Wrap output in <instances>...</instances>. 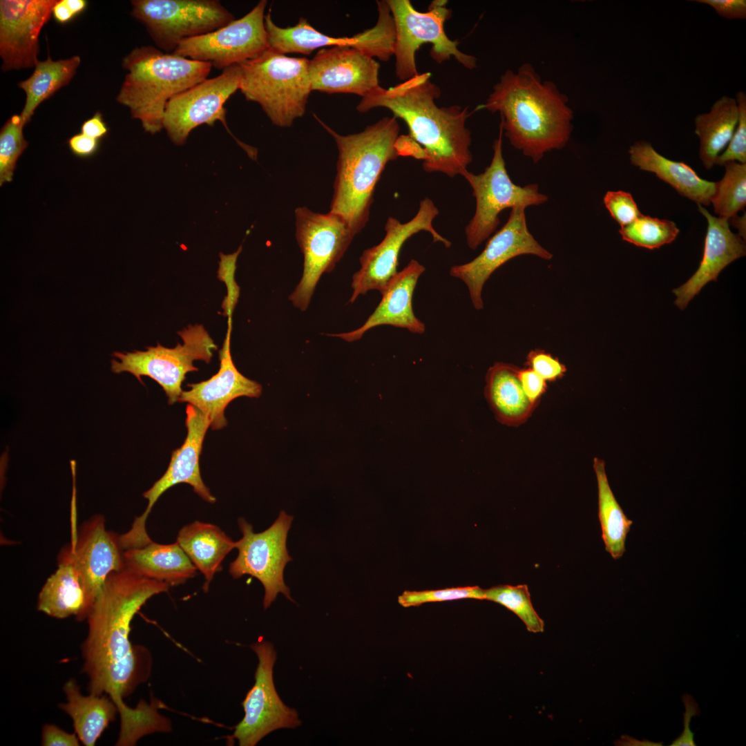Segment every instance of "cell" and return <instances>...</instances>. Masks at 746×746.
I'll use <instances>...</instances> for the list:
<instances>
[{
	"instance_id": "cell-1",
	"label": "cell",
	"mask_w": 746,
	"mask_h": 746,
	"mask_svg": "<svg viewBox=\"0 0 746 746\" xmlns=\"http://www.w3.org/2000/svg\"><path fill=\"white\" fill-rule=\"evenodd\" d=\"M170 587L124 568L108 577L87 615L88 634L81 649L88 691L96 696L106 694L117 706L122 723L132 720L136 712L123 698L148 680L152 664L148 649L130 640L131 622L151 597Z\"/></svg>"
},
{
	"instance_id": "cell-2",
	"label": "cell",
	"mask_w": 746,
	"mask_h": 746,
	"mask_svg": "<svg viewBox=\"0 0 746 746\" xmlns=\"http://www.w3.org/2000/svg\"><path fill=\"white\" fill-rule=\"evenodd\" d=\"M440 95L431 74L418 73L388 89L379 86L361 98L356 110L361 113L376 108L390 110L405 122L410 132L397 140L400 156L421 159L426 172L453 178L467 171L472 160L471 132L466 126L470 114L468 107L437 106L435 100Z\"/></svg>"
},
{
	"instance_id": "cell-3",
	"label": "cell",
	"mask_w": 746,
	"mask_h": 746,
	"mask_svg": "<svg viewBox=\"0 0 746 746\" xmlns=\"http://www.w3.org/2000/svg\"><path fill=\"white\" fill-rule=\"evenodd\" d=\"M479 109L499 113L510 144L534 163L564 148L573 131L568 96L554 82L543 80L530 63L506 70Z\"/></svg>"
},
{
	"instance_id": "cell-4",
	"label": "cell",
	"mask_w": 746,
	"mask_h": 746,
	"mask_svg": "<svg viewBox=\"0 0 746 746\" xmlns=\"http://www.w3.org/2000/svg\"><path fill=\"white\" fill-rule=\"evenodd\" d=\"M314 117L332 136L338 151L329 212L341 217L356 235L369 220L383 171L400 156L396 148L400 126L396 117H385L360 133L341 135Z\"/></svg>"
},
{
	"instance_id": "cell-5",
	"label": "cell",
	"mask_w": 746,
	"mask_h": 746,
	"mask_svg": "<svg viewBox=\"0 0 746 746\" xmlns=\"http://www.w3.org/2000/svg\"><path fill=\"white\" fill-rule=\"evenodd\" d=\"M126 70L116 97L151 134L162 128L164 111L175 96L207 79L210 63L165 52L152 46L135 47L122 59Z\"/></svg>"
},
{
	"instance_id": "cell-6",
	"label": "cell",
	"mask_w": 746,
	"mask_h": 746,
	"mask_svg": "<svg viewBox=\"0 0 746 746\" xmlns=\"http://www.w3.org/2000/svg\"><path fill=\"white\" fill-rule=\"evenodd\" d=\"M309 59L292 57L270 48L240 64L239 90L258 104L274 125L289 127L305 113L312 91Z\"/></svg>"
},
{
	"instance_id": "cell-7",
	"label": "cell",
	"mask_w": 746,
	"mask_h": 746,
	"mask_svg": "<svg viewBox=\"0 0 746 746\" xmlns=\"http://www.w3.org/2000/svg\"><path fill=\"white\" fill-rule=\"evenodd\" d=\"M393 18L395 29L394 55L396 77L405 81L417 75L415 55L423 44H432L431 57L437 63L452 57L463 67L477 68L475 57L461 52L459 42L450 39L444 30V23L451 15L446 7V1H434L428 11L419 12L410 0H386Z\"/></svg>"
},
{
	"instance_id": "cell-8",
	"label": "cell",
	"mask_w": 746,
	"mask_h": 746,
	"mask_svg": "<svg viewBox=\"0 0 746 746\" xmlns=\"http://www.w3.org/2000/svg\"><path fill=\"white\" fill-rule=\"evenodd\" d=\"M183 343L169 348L157 343L144 351L115 352L111 361L114 373L128 372L142 384V376H149L163 389L170 405L178 401L182 392V384L188 372L198 371L195 361L209 363L213 350L218 347L201 325H189L178 332Z\"/></svg>"
},
{
	"instance_id": "cell-9",
	"label": "cell",
	"mask_w": 746,
	"mask_h": 746,
	"mask_svg": "<svg viewBox=\"0 0 746 746\" xmlns=\"http://www.w3.org/2000/svg\"><path fill=\"white\" fill-rule=\"evenodd\" d=\"M502 135L499 127L491 162L483 173L474 174L467 170L461 174L472 188L476 202L474 216L465 227L466 242L471 249H476L495 231L503 210L539 205L548 200L537 184L522 186L512 181L503 157Z\"/></svg>"
},
{
	"instance_id": "cell-10",
	"label": "cell",
	"mask_w": 746,
	"mask_h": 746,
	"mask_svg": "<svg viewBox=\"0 0 746 746\" xmlns=\"http://www.w3.org/2000/svg\"><path fill=\"white\" fill-rule=\"evenodd\" d=\"M296 238L304 258L299 283L289 295L301 311L308 307L324 273L331 272L356 236L339 216L316 213L305 207L295 210Z\"/></svg>"
},
{
	"instance_id": "cell-11",
	"label": "cell",
	"mask_w": 746,
	"mask_h": 746,
	"mask_svg": "<svg viewBox=\"0 0 746 746\" xmlns=\"http://www.w3.org/2000/svg\"><path fill=\"white\" fill-rule=\"evenodd\" d=\"M131 15L157 48L172 53L184 40L220 28L235 19L218 0H133Z\"/></svg>"
},
{
	"instance_id": "cell-12",
	"label": "cell",
	"mask_w": 746,
	"mask_h": 746,
	"mask_svg": "<svg viewBox=\"0 0 746 746\" xmlns=\"http://www.w3.org/2000/svg\"><path fill=\"white\" fill-rule=\"evenodd\" d=\"M292 520L293 516L281 510L271 526L258 533L244 518L238 520L242 537L236 542L238 555L230 563L229 572L235 579L249 575L261 582L265 590V609L278 593L293 601L283 578L284 568L292 560L286 545Z\"/></svg>"
},
{
	"instance_id": "cell-13",
	"label": "cell",
	"mask_w": 746,
	"mask_h": 746,
	"mask_svg": "<svg viewBox=\"0 0 746 746\" xmlns=\"http://www.w3.org/2000/svg\"><path fill=\"white\" fill-rule=\"evenodd\" d=\"M185 411L186 437L182 446L172 452L170 463L164 475L143 493V497L148 501L144 512L135 517L128 532L119 535L124 550L142 547L152 542L146 530V519L160 496L173 486L188 484L203 500L210 504L216 501L202 479L199 463L210 421L191 404L186 405Z\"/></svg>"
},
{
	"instance_id": "cell-14",
	"label": "cell",
	"mask_w": 746,
	"mask_h": 746,
	"mask_svg": "<svg viewBox=\"0 0 746 746\" xmlns=\"http://www.w3.org/2000/svg\"><path fill=\"white\" fill-rule=\"evenodd\" d=\"M379 17L376 24L352 37H334L313 28L305 18L294 26L281 28L272 20L271 12L265 16L269 47L281 54L310 55L318 48L350 46L382 61L394 55L395 29L386 1H377Z\"/></svg>"
},
{
	"instance_id": "cell-15",
	"label": "cell",
	"mask_w": 746,
	"mask_h": 746,
	"mask_svg": "<svg viewBox=\"0 0 746 746\" xmlns=\"http://www.w3.org/2000/svg\"><path fill=\"white\" fill-rule=\"evenodd\" d=\"M439 213L433 201L425 197L420 201L418 211L410 220L402 223L394 217H389L382 241L365 249L359 258L361 267L352 276V293L349 302L353 303L368 291L378 290L381 293L383 290L398 272L399 257L403 245L414 234L427 231L434 242H439L446 248L450 247L451 242L433 227V221Z\"/></svg>"
},
{
	"instance_id": "cell-16",
	"label": "cell",
	"mask_w": 746,
	"mask_h": 746,
	"mask_svg": "<svg viewBox=\"0 0 746 746\" xmlns=\"http://www.w3.org/2000/svg\"><path fill=\"white\" fill-rule=\"evenodd\" d=\"M258 657L255 683L242 705L245 715L236 727L232 738L240 746H254L271 732L300 725L298 714L279 697L273 678L276 651L269 642L258 640L250 645Z\"/></svg>"
},
{
	"instance_id": "cell-17",
	"label": "cell",
	"mask_w": 746,
	"mask_h": 746,
	"mask_svg": "<svg viewBox=\"0 0 746 746\" xmlns=\"http://www.w3.org/2000/svg\"><path fill=\"white\" fill-rule=\"evenodd\" d=\"M267 0H260L244 17L213 32L182 41L173 52L224 70L251 59L269 47L265 26Z\"/></svg>"
},
{
	"instance_id": "cell-18",
	"label": "cell",
	"mask_w": 746,
	"mask_h": 746,
	"mask_svg": "<svg viewBox=\"0 0 746 746\" xmlns=\"http://www.w3.org/2000/svg\"><path fill=\"white\" fill-rule=\"evenodd\" d=\"M241 77L240 64L222 70L216 77L206 79L173 97L167 104L162 127L173 143L184 144L196 127L213 126L220 121L231 133L226 122L224 104L239 90Z\"/></svg>"
},
{
	"instance_id": "cell-19",
	"label": "cell",
	"mask_w": 746,
	"mask_h": 746,
	"mask_svg": "<svg viewBox=\"0 0 746 746\" xmlns=\"http://www.w3.org/2000/svg\"><path fill=\"white\" fill-rule=\"evenodd\" d=\"M526 208L511 209L506 224L488 240L484 250L471 261L451 267L450 275L463 281L468 287L474 308H484L482 290L492 274L508 260L522 255H533L551 260L553 255L529 231Z\"/></svg>"
},
{
	"instance_id": "cell-20",
	"label": "cell",
	"mask_w": 746,
	"mask_h": 746,
	"mask_svg": "<svg viewBox=\"0 0 746 746\" xmlns=\"http://www.w3.org/2000/svg\"><path fill=\"white\" fill-rule=\"evenodd\" d=\"M57 0H1L0 56L3 71L35 67L39 36Z\"/></svg>"
},
{
	"instance_id": "cell-21",
	"label": "cell",
	"mask_w": 746,
	"mask_h": 746,
	"mask_svg": "<svg viewBox=\"0 0 746 746\" xmlns=\"http://www.w3.org/2000/svg\"><path fill=\"white\" fill-rule=\"evenodd\" d=\"M82 579L86 596L84 620L108 577L125 568L119 535L106 529L95 515L83 523L77 535L65 546Z\"/></svg>"
},
{
	"instance_id": "cell-22",
	"label": "cell",
	"mask_w": 746,
	"mask_h": 746,
	"mask_svg": "<svg viewBox=\"0 0 746 746\" xmlns=\"http://www.w3.org/2000/svg\"><path fill=\"white\" fill-rule=\"evenodd\" d=\"M379 68L374 58L350 46L320 49L308 64L312 91L350 93L361 97L380 86Z\"/></svg>"
},
{
	"instance_id": "cell-23",
	"label": "cell",
	"mask_w": 746,
	"mask_h": 746,
	"mask_svg": "<svg viewBox=\"0 0 746 746\" xmlns=\"http://www.w3.org/2000/svg\"><path fill=\"white\" fill-rule=\"evenodd\" d=\"M228 316V329L219 353L218 372L206 381L188 384L190 390L182 391L178 400L193 405L206 415L214 430L227 425L224 411L231 401L240 396L258 398L262 390L259 383L242 374L233 363L230 350L231 313Z\"/></svg>"
},
{
	"instance_id": "cell-24",
	"label": "cell",
	"mask_w": 746,
	"mask_h": 746,
	"mask_svg": "<svg viewBox=\"0 0 746 746\" xmlns=\"http://www.w3.org/2000/svg\"><path fill=\"white\" fill-rule=\"evenodd\" d=\"M425 270V267L417 260H410L388 283L381 292L382 298L380 303L360 327L331 336L354 342L361 339L368 330L380 325H391L406 329L414 334H423L425 326L415 316L412 300L418 280Z\"/></svg>"
},
{
	"instance_id": "cell-25",
	"label": "cell",
	"mask_w": 746,
	"mask_h": 746,
	"mask_svg": "<svg viewBox=\"0 0 746 746\" xmlns=\"http://www.w3.org/2000/svg\"><path fill=\"white\" fill-rule=\"evenodd\" d=\"M698 208L708 223L703 256L693 276L672 291L676 296L674 303L680 310L687 307L707 283L716 281L724 268L746 253L745 241L730 230L728 219L712 216L700 204Z\"/></svg>"
},
{
	"instance_id": "cell-26",
	"label": "cell",
	"mask_w": 746,
	"mask_h": 746,
	"mask_svg": "<svg viewBox=\"0 0 746 746\" xmlns=\"http://www.w3.org/2000/svg\"><path fill=\"white\" fill-rule=\"evenodd\" d=\"M629 153L633 165L655 173L682 196L702 206L711 203L716 182L700 178L689 165L660 155L647 141L634 142L629 147Z\"/></svg>"
},
{
	"instance_id": "cell-27",
	"label": "cell",
	"mask_w": 746,
	"mask_h": 746,
	"mask_svg": "<svg viewBox=\"0 0 746 746\" xmlns=\"http://www.w3.org/2000/svg\"><path fill=\"white\" fill-rule=\"evenodd\" d=\"M124 560L127 570L170 586L184 583L196 575V567L177 542L162 544L152 541L124 551Z\"/></svg>"
},
{
	"instance_id": "cell-28",
	"label": "cell",
	"mask_w": 746,
	"mask_h": 746,
	"mask_svg": "<svg viewBox=\"0 0 746 746\" xmlns=\"http://www.w3.org/2000/svg\"><path fill=\"white\" fill-rule=\"evenodd\" d=\"M58 567L38 595L37 609L57 619L75 615L84 620L86 596L81 575L66 547L58 555Z\"/></svg>"
},
{
	"instance_id": "cell-29",
	"label": "cell",
	"mask_w": 746,
	"mask_h": 746,
	"mask_svg": "<svg viewBox=\"0 0 746 746\" xmlns=\"http://www.w3.org/2000/svg\"><path fill=\"white\" fill-rule=\"evenodd\" d=\"M520 368L495 363L487 371L484 394L496 419L508 426L525 422L537 404L525 394L519 379Z\"/></svg>"
},
{
	"instance_id": "cell-30",
	"label": "cell",
	"mask_w": 746,
	"mask_h": 746,
	"mask_svg": "<svg viewBox=\"0 0 746 746\" xmlns=\"http://www.w3.org/2000/svg\"><path fill=\"white\" fill-rule=\"evenodd\" d=\"M176 542L204 576V592L208 591L215 574L221 571L224 557L236 548V542L218 526L200 521L183 526Z\"/></svg>"
},
{
	"instance_id": "cell-31",
	"label": "cell",
	"mask_w": 746,
	"mask_h": 746,
	"mask_svg": "<svg viewBox=\"0 0 746 746\" xmlns=\"http://www.w3.org/2000/svg\"><path fill=\"white\" fill-rule=\"evenodd\" d=\"M63 690L67 701L58 707L72 718L75 732L81 742L86 746L95 745L115 720L118 711L117 706L106 695H82L73 678L64 684Z\"/></svg>"
},
{
	"instance_id": "cell-32",
	"label": "cell",
	"mask_w": 746,
	"mask_h": 746,
	"mask_svg": "<svg viewBox=\"0 0 746 746\" xmlns=\"http://www.w3.org/2000/svg\"><path fill=\"white\" fill-rule=\"evenodd\" d=\"M738 120L736 101L727 95L718 99L709 112L696 115L694 132L699 138V157L707 169L713 167L727 147Z\"/></svg>"
},
{
	"instance_id": "cell-33",
	"label": "cell",
	"mask_w": 746,
	"mask_h": 746,
	"mask_svg": "<svg viewBox=\"0 0 746 746\" xmlns=\"http://www.w3.org/2000/svg\"><path fill=\"white\" fill-rule=\"evenodd\" d=\"M81 63L79 56L52 60L50 56L38 61L32 75L21 81L18 86L26 94V102L20 116L28 123L39 105L69 84Z\"/></svg>"
},
{
	"instance_id": "cell-34",
	"label": "cell",
	"mask_w": 746,
	"mask_h": 746,
	"mask_svg": "<svg viewBox=\"0 0 746 746\" xmlns=\"http://www.w3.org/2000/svg\"><path fill=\"white\" fill-rule=\"evenodd\" d=\"M598 491V517L606 551L614 560L625 551V541L633 522L628 519L618 503L609 484L604 461L593 459Z\"/></svg>"
},
{
	"instance_id": "cell-35",
	"label": "cell",
	"mask_w": 746,
	"mask_h": 746,
	"mask_svg": "<svg viewBox=\"0 0 746 746\" xmlns=\"http://www.w3.org/2000/svg\"><path fill=\"white\" fill-rule=\"evenodd\" d=\"M724 166L725 175L716 182L711 203L718 217L729 220L746 205V164L729 162Z\"/></svg>"
},
{
	"instance_id": "cell-36",
	"label": "cell",
	"mask_w": 746,
	"mask_h": 746,
	"mask_svg": "<svg viewBox=\"0 0 746 746\" xmlns=\"http://www.w3.org/2000/svg\"><path fill=\"white\" fill-rule=\"evenodd\" d=\"M679 231L673 221L642 214L619 230L623 240L649 249L672 242Z\"/></svg>"
},
{
	"instance_id": "cell-37",
	"label": "cell",
	"mask_w": 746,
	"mask_h": 746,
	"mask_svg": "<svg viewBox=\"0 0 746 746\" xmlns=\"http://www.w3.org/2000/svg\"><path fill=\"white\" fill-rule=\"evenodd\" d=\"M485 591V600L500 604L513 611L531 633H543L544 622L534 609L526 584L498 585Z\"/></svg>"
},
{
	"instance_id": "cell-38",
	"label": "cell",
	"mask_w": 746,
	"mask_h": 746,
	"mask_svg": "<svg viewBox=\"0 0 746 746\" xmlns=\"http://www.w3.org/2000/svg\"><path fill=\"white\" fill-rule=\"evenodd\" d=\"M26 124L20 115H13L0 131V185L12 180L17 162L28 146L23 129Z\"/></svg>"
},
{
	"instance_id": "cell-39",
	"label": "cell",
	"mask_w": 746,
	"mask_h": 746,
	"mask_svg": "<svg viewBox=\"0 0 746 746\" xmlns=\"http://www.w3.org/2000/svg\"><path fill=\"white\" fill-rule=\"evenodd\" d=\"M468 598L485 600V591L477 586L450 588L441 590L420 591H405L399 596L398 602L401 606L409 607L418 606L425 602H442Z\"/></svg>"
},
{
	"instance_id": "cell-40",
	"label": "cell",
	"mask_w": 746,
	"mask_h": 746,
	"mask_svg": "<svg viewBox=\"0 0 746 746\" xmlns=\"http://www.w3.org/2000/svg\"><path fill=\"white\" fill-rule=\"evenodd\" d=\"M738 109V120L734 134L715 164L724 166L729 162L746 164V94L738 91L734 97Z\"/></svg>"
},
{
	"instance_id": "cell-41",
	"label": "cell",
	"mask_w": 746,
	"mask_h": 746,
	"mask_svg": "<svg viewBox=\"0 0 746 746\" xmlns=\"http://www.w3.org/2000/svg\"><path fill=\"white\" fill-rule=\"evenodd\" d=\"M603 201L611 217L620 227L632 222L642 214L633 198L628 192L608 191Z\"/></svg>"
},
{
	"instance_id": "cell-42",
	"label": "cell",
	"mask_w": 746,
	"mask_h": 746,
	"mask_svg": "<svg viewBox=\"0 0 746 746\" xmlns=\"http://www.w3.org/2000/svg\"><path fill=\"white\" fill-rule=\"evenodd\" d=\"M528 367L546 381H553L562 376L566 368L557 358L541 350L531 351L526 357Z\"/></svg>"
},
{
	"instance_id": "cell-43",
	"label": "cell",
	"mask_w": 746,
	"mask_h": 746,
	"mask_svg": "<svg viewBox=\"0 0 746 746\" xmlns=\"http://www.w3.org/2000/svg\"><path fill=\"white\" fill-rule=\"evenodd\" d=\"M711 7L720 17L727 19H746L745 0H696Z\"/></svg>"
},
{
	"instance_id": "cell-44",
	"label": "cell",
	"mask_w": 746,
	"mask_h": 746,
	"mask_svg": "<svg viewBox=\"0 0 746 746\" xmlns=\"http://www.w3.org/2000/svg\"><path fill=\"white\" fill-rule=\"evenodd\" d=\"M685 712L684 713V729L680 736L676 738L671 746H695L694 734L689 728L691 719L693 716L700 715V709L698 703L689 694H685L682 697Z\"/></svg>"
},
{
	"instance_id": "cell-45",
	"label": "cell",
	"mask_w": 746,
	"mask_h": 746,
	"mask_svg": "<svg viewBox=\"0 0 746 746\" xmlns=\"http://www.w3.org/2000/svg\"><path fill=\"white\" fill-rule=\"evenodd\" d=\"M519 379L528 399L538 404L546 389V381L530 368L519 369Z\"/></svg>"
},
{
	"instance_id": "cell-46",
	"label": "cell",
	"mask_w": 746,
	"mask_h": 746,
	"mask_svg": "<svg viewBox=\"0 0 746 746\" xmlns=\"http://www.w3.org/2000/svg\"><path fill=\"white\" fill-rule=\"evenodd\" d=\"M76 733L70 734L53 724H45L41 730L43 746H79Z\"/></svg>"
},
{
	"instance_id": "cell-47",
	"label": "cell",
	"mask_w": 746,
	"mask_h": 746,
	"mask_svg": "<svg viewBox=\"0 0 746 746\" xmlns=\"http://www.w3.org/2000/svg\"><path fill=\"white\" fill-rule=\"evenodd\" d=\"M70 151L80 157L93 155L99 146V140L92 138L83 133L76 134L68 140Z\"/></svg>"
},
{
	"instance_id": "cell-48",
	"label": "cell",
	"mask_w": 746,
	"mask_h": 746,
	"mask_svg": "<svg viewBox=\"0 0 746 746\" xmlns=\"http://www.w3.org/2000/svg\"><path fill=\"white\" fill-rule=\"evenodd\" d=\"M82 133L94 139L99 140L108 132V128L99 112L85 121L81 127Z\"/></svg>"
},
{
	"instance_id": "cell-49",
	"label": "cell",
	"mask_w": 746,
	"mask_h": 746,
	"mask_svg": "<svg viewBox=\"0 0 746 746\" xmlns=\"http://www.w3.org/2000/svg\"><path fill=\"white\" fill-rule=\"evenodd\" d=\"M54 18L59 23H66L75 15L68 6L65 0H58L52 10Z\"/></svg>"
},
{
	"instance_id": "cell-50",
	"label": "cell",
	"mask_w": 746,
	"mask_h": 746,
	"mask_svg": "<svg viewBox=\"0 0 746 746\" xmlns=\"http://www.w3.org/2000/svg\"><path fill=\"white\" fill-rule=\"evenodd\" d=\"M746 214L744 213L741 216L738 215L729 219V224H731L734 227L738 230V236L741 237L744 240L746 236Z\"/></svg>"
},
{
	"instance_id": "cell-51",
	"label": "cell",
	"mask_w": 746,
	"mask_h": 746,
	"mask_svg": "<svg viewBox=\"0 0 746 746\" xmlns=\"http://www.w3.org/2000/svg\"><path fill=\"white\" fill-rule=\"evenodd\" d=\"M66 4L72 10L75 15H77L82 12L86 6V1L84 0H65Z\"/></svg>"
}]
</instances>
